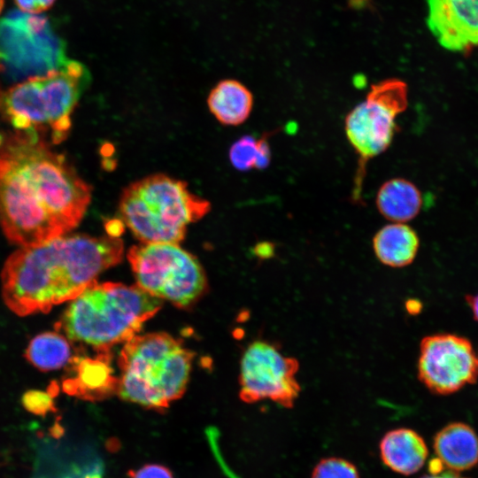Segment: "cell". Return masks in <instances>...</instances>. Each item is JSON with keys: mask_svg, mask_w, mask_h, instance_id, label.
<instances>
[{"mask_svg": "<svg viewBox=\"0 0 478 478\" xmlns=\"http://www.w3.org/2000/svg\"><path fill=\"white\" fill-rule=\"evenodd\" d=\"M427 26L445 50L468 52L478 48V0H427Z\"/></svg>", "mask_w": 478, "mask_h": 478, "instance_id": "cell-12", "label": "cell"}, {"mask_svg": "<svg viewBox=\"0 0 478 478\" xmlns=\"http://www.w3.org/2000/svg\"><path fill=\"white\" fill-rule=\"evenodd\" d=\"M477 359H478V356H477Z\"/></svg>", "mask_w": 478, "mask_h": 478, "instance_id": "cell-31", "label": "cell"}, {"mask_svg": "<svg viewBox=\"0 0 478 478\" xmlns=\"http://www.w3.org/2000/svg\"><path fill=\"white\" fill-rule=\"evenodd\" d=\"M210 112L223 125L237 126L250 116L253 106L251 92L235 80L220 81L207 97Z\"/></svg>", "mask_w": 478, "mask_h": 478, "instance_id": "cell-18", "label": "cell"}, {"mask_svg": "<svg viewBox=\"0 0 478 478\" xmlns=\"http://www.w3.org/2000/svg\"><path fill=\"white\" fill-rule=\"evenodd\" d=\"M298 369V360L283 355L275 345L253 342L241 360V399L249 404L269 399L292 408L301 391L296 378Z\"/></svg>", "mask_w": 478, "mask_h": 478, "instance_id": "cell-10", "label": "cell"}, {"mask_svg": "<svg viewBox=\"0 0 478 478\" xmlns=\"http://www.w3.org/2000/svg\"><path fill=\"white\" fill-rule=\"evenodd\" d=\"M407 105V85L388 79L374 84L366 98L347 114L345 135L358 158L354 201L360 200L366 163L389 147L398 128L396 120Z\"/></svg>", "mask_w": 478, "mask_h": 478, "instance_id": "cell-9", "label": "cell"}, {"mask_svg": "<svg viewBox=\"0 0 478 478\" xmlns=\"http://www.w3.org/2000/svg\"><path fill=\"white\" fill-rule=\"evenodd\" d=\"M120 236L62 235L21 247L4 263L1 272L2 297L19 316L47 312L69 302L97 276L122 259Z\"/></svg>", "mask_w": 478, "mask_h": 478, "instance_id": "cell-2", "label": "cell"}, {"mask_svg": "<svg viewBox=\"0 0 478 478\" xmlns=\"http://www.w3.org/2000/svg\"><path fill=\"white\" fill-rule=\"evenodd\" d=\"M312 478H359L356 466L340 458H326L314 467Z\"/></svg>", "mask_w": 478, "mask_h": 478, "instance_id": "cell-21", "label": "cell"}, {"mask_svg": "<svg viewBox=\"0 0 478 478\" xmlns=\"http://www.w3.org/2000/svg\"><path fill=\"white\" fill-rule=\"evenodd\" d=\"M71 342L58 331L36 335L29 342L25 357L41 371L58 370L73 360Z\"/></svg>", "mask_w": 478, "mask_h": 478, "instance_id": "cell-19", "label": "cell"}, {"mask_svg": "<svg viewBox=\"0 0 478 478\" xmlns=\"http://www.w3.org/2000/svg\"><path fill=\"white\" fill-rule=\"evenodd\" d=\"M407 308L411 313H418L421 309V304L418 300H410Z\"/></svg>", "mask_w": 478, "mask_h": 478, "instance_id": "cell-28", "label": "cell"}, {"mask_svg": "<svg viewBox=\"0 0 478 478\" xmlns=\"http://www.w3.org/2000/svg\"><path fill=\"white\" fill-rule=\"evenodd\" d=\"M421 478H463L460 477L458 474L454 472H445L442 474H431V475H426Z\"/></svg>", "mask_w": 478, "mask_h": 478, "instance_id": "cell-27", "label": "cell"}, {"mask_svg": "<svg viewBox=\"0 0 478 478\" xmlns=\"http://www.w3.org/2000/svg\"><path fill=\"white\" fill-rule=\"evenodd\" d=\"M89 82L87 67L69 59L58 71L0 92V113L17 132L60 143L70 132L71 115Z\"/></svg>", "mask_w": 478, "mask_h": 478, "instance_id": "cell-5", "label": "cell"}, {"mask_svg": "<svg viewBox=\"0 0 478 478\" xmlns=\"http://www.w3.org/2000/svg\"><path fill=\"white\" fill-rule=\"evenodd\" d=\"M478 359L470 341L452 334L424 337L420 344L418 378L436 395H450L476 382Z\"/></svg>", "mask_w": 478, "mask_h": 478, "instance_id": "cell-11", "label": "cell"}, {"mask_svg": "<svg viewBox=\"0 0 478 478\" xmlns=\"http://www.w3.org/2000/svg\"><path fill=\"white\" fill-rule=\"evenodd\" d=\"M130 478H173L170 470L158 464H150L135 470Z\"/></svg>", "mask_w": 478, "mask_h": 478, "instance_id": "cell-23", "label": "cell"}, {"mask_svg": "<svg viewBox=\"0 0 478 478\" xmlns=\"http://www.w3.org/2000/svg\"><path fill=\"white\" fill-rule=\"evenodd\" d=\"M108 355L96 358H73L74 374L63 382V390L83 399H100L117 389L118 379L112 374Z\"/></svg>", "mask_w": 478, "mask_h": 478, "instance_id": "cell-13", "label": "cell"}, {"mask_svg": "<svg viewBox=\"0 0 478 478\" xmlns=\"http://www.w3.org/2000/svg\"><path fill=\"white\" fill-rule=\"evenodd\" d=\"M127 259L137 286L157 298L184 308L204 293L201 264L178 243H142L128 250Z\"/></svg>", "mask_w": 478, "mask_h": 478, "instance_id": "cell-8", "label": "cell"}, {"mask_svg": "<svg viewBox=\"0 0 478 478\" xmlns=\"http://www.w3.org/2000/svg\"><path fill=\"white\" fill-rule=\"evenodd\" d=\"M434 449L443 464L453 471L467 470L478 463V436L462 422L443 428L434 438Z\"/></svg>", "mask_w": 478, "mask_h": 478, "instance_id": "cell-15", "label": "cell"}, {"mask_svg": "<svg viewBox=\"0 0 478 478\" xmlns=\"http://www.w3.org/2000/svg\"><path fill=\"white\" fill-rule=\"evenodd\" d=\"M68 60L64 40L46 17L15 10L0 19L1 72L9 80L45 76Z\"/></svg>", "mask_w": 478, "mask_h": 478, "instance_id": "cell-7", "label": "cell"}, {"mask_svg": "<svg viewBox=\"0 0 478 478\" xmlns=\"http://www.w3.org/2000/svg\"><path fill=\"white\" fill-rule=\"evenodd\" d=\"M466 300L471 309L474 319L478 322V293L475 295H467Z\"/></svg>", "mask_w": 478, "mask_h": 478, "instance_id": "cell-25", "label": "cell"}, {"mask_svg": "<svg viewBox=\"0 0 478 478\" xmlns=\"http://www.w3.org/2000/svg\"><path fill=\"white\" fill-rule=\"evenodd\" d=\"M193 356L168 334L136 335L120 351L116 391L126 401L165 409L183 395Z\"/></svg>", "mask_w": 478, "mask_h": 478, "instance_id": "cell-4", "label": "cell"}, {"mask_svg": "<svg viewBox=\"0 0 478 478\" xmlns=\"http://www.w3.org/2000/svg\"><path fill=\"white\" fill-rule=\"evenodd\" d=\"M268 135L260 139L246 135L235 142L229 150V160L239 171L262 170L270 163Z\"/></svg>", "mask_w": 478, "mask_h": 478, "instance_id": "cell-20", "label": "cell"}, {"mask_svg": "<svg viewBox=\"0 0 478 478\" xmlns=\"http://www.w3.org/2000/svg\"><path fill=\"white\" fill-rule=\"evenodd\" d=\"M210 210V203L191 193L186 182L163 173L129 184L119 204L121 221L142 243H179L188 226Z\"/></svg>", "mask_w": 478, "mask_h": 478, "instance_id": "cell-6", "label": "cell"}, {"mask_svg": "<svg viewBox=\"0 0 478 478\" xmlns=\"http://www.w3.org/2000/svg\"><path fill=\"white\" fill-rule=\"evenodd\" d=\"M420 246L417 233L406 223L391 222L380 228L373 238L376 258L390 267H404L415 258Z\"/></svg>", "mask_w": 478, "mask_h": 478, "instance_id": "cell-16", "label": "cell"}, {"mask_svg": "<svg viewBox=\"0 0 478 478\" xmlns=\"http://www.w3.org/2000/svg\"><path fill=\"white\" fill-rule=\"evenodd\" d=\"M19 8L27 13L38 14L49 9L55 0H14Z\"/></svg>", "mask_w": 478, "mask_h": 478, "instance_id": "cell-24", "label": "cell"}, {"mask_svg": "<svg viewBox=\"0 0 478 478\" xmlns=\"http://www.w3.org/2000/svg\"><path fill=\"white\" fill-rule=\"evenodd\" d=\"M380 453L388 467L402 474H412L422 467L428 451L417 432L400 428L383 436L380 442Z\"/></svg>", "mask_w": 478, "mask_h": 478, "instance_id": "cell-14", "label": "cell"}, {"mask_svg": "<svg viewBox=\"0 0 478 478\" xmlns=\"http://www.w3.org/2000/svg\"><path fill=\"white\" fill-rule=\"evenodd\" d=\"M91 190L44 140L17 132L0 142V226L12 243L27 247L69 233L82 220Z\"/></svg>", "mask_w": 478, "mask_h": 478, "instance_id": "cell-1", "label": "cell"}, {"mask_svg": "<svg viewBox=\"0 0 478 478\" xmlns=\"http://www.w3.org/2000/svg\"><path fill=\"white\" fill-rule=\"evenodd\" d=\"M443 464L439 459H434L429 462L428 469L431 474H438L443 469Z\"/></svg>", "mask_w": 478, "mask_h": 478, "instance_id": "cell-26", "label": "cell"}, {"mask_svg": "<svg viewBox=\"0 0 478 478\" xmlns=\"http://www.w3.org/2000/svg\"><path fill=\"white\" fill-rule=\"evenodd\" d=\"M4 7V0H0V12Z\"/></svg>", "mask_w": 478, "mask_h": 478, "instance_id": "cell-29", "label": "cell"}, {"mask_svg": "<svg viewBox=\"0 0 478 478\" xmlns=\"http://www.w3.org/2000/svg\"><path fill=\"white\" fill-rule=\"evenodd\" d=\"M1 70H2V66H1V63H0V72H1Z\"/></svg>", "mask_w": 478, "mask_h": 478, "instance_id": "cell-30", "label": "cell"}, {"mask_svg": "<svg viewBox=\"0 0 478 478\" xmlns=\"http://www.w3.org/2000/svg\"><path fill=\"white\" fill-rule=\"evenodd\" d=\"M375 204L385 219L391 222L405 223L419 214L422 207V196L410 181L392 178L379 188Z\"/></svg>", "mask_w": 478, "mask_h": 478, "instance_id": "cell-17", "label": "cell"}, {"mask_svg": "<svg viewBox=\"0 0 478 478\" xmlns=\"http://www.w3.org/2000/svg\"><path fill=\"white\" fill-rule=\"evenodd\" d=\"M161 306V299L137 285L95 281L69 301L55 328L70 342L108 355L111 347L136 335Z\"/></svg>", "mask_w": 478, "mask_h": 478, "instance_id": "cell-3", "label": "cell"}, {"mask_svg": "<svg viewBox=\"0 0 478 478\" xmlns=\"http://www.w3.org/2000/svg\"><path fill=\"white\" fill-rule=\"evenodd\" d=\"M51 391L40 390L27 391L22 397L24 407L30 412L37 415H45L54 410Z\"/></svg>", "mask_w": 478, "mask_h": 478, "instance_id": "cell-22", "label": "cell"}]
</instances>
